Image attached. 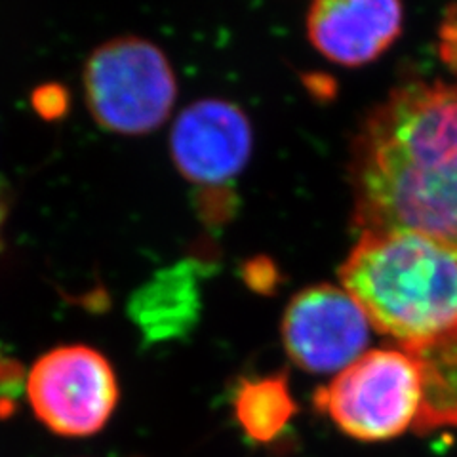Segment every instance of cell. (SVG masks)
Listing matches in <instances>:
<instances>
[{
    "label": "cell",
    "instance_id": "cell-1",
    "mask_svg": "<svg viewBox=\"0 0 457 457\" xmlns=\"http://www.w3.org/2000/svg\"><path fill=\"white\" fill-rule=\"evenodd\" d=\"M351 189L361 233H418L457 252V86L410 82L371 111Z\"/></svg>",
    "mask_w": 457,
    "mask_h": 457
},
{
    "label": "cell",
    "instance_id": "cell-2",
    "mask_svg": "<svg viewBox=\"0 0 457 457\" xmlns=\"http://www.w3.org/2000/svg\"><path fill=\"white\" fill-rule=\"evenodd\" d=\"M339 280L370 324L403 349L457 326V252L428 237L361 233Z\"/></svg>",
    "mask_w": 457,
    "mask_h": 457
},
{
    "label": "cell",
    "instance_id": "cell-3",
    "mask_svg": "<svg viewBox=\"0 0 457 457\" xmlns=\"http://www.w3.org/2000/svg\"><path fill=\"white\" fill-rule=\"evenodd\" d=\"M176 96V75L168 57L145 38H112L86 62V105L94 120L112 134L145 136L161 128Z\"/></svg>",
    "mask_w": 457,
    "mask_h": 457
},
{
    "label": "cell",
    "instance_id": "cell-4",
    "mask_svg": "<svg viewBox=\"0 0 457 457\" xmlns=\"http://www.w3.org/2000/svg\"><path fill=\"white\" fill-rule=\"evenodd\" d=\"M314 404L351 438L391 440L418 421V364L403 349L364 353L341 370L330 385L317 391Z\"/></svg>",
    "mask_w": 457,
    "mask_h": 457
},
{
    "label": "cell",
    "instance_id": "cell-5",
    "mask_svg": "<svg viewBox=\"0 0 457 457\" xmlns=\"http://www.w3.org/2000/svg\"><path fill=\"white\" fill-rule=\"evenodd\" d=\"M25 393L37 420L62 436L99 433L119 403L111 362L86 345H62L38 356L27 374Z\"/></svg>",
    "mask_w": 457,
    "mask_h": 457
},
{
    "label": "cell",
    "instance_id": "cell-6",
    "mask_svg": "<svg viewBox=\"0 0 457 457\" xmlns=\"http://www.w3.org/2000/svg\"><path fill=\"white\" fill-rule=\"evenodd\" d=\"M362 307L339 286L317 284L286 307L282 341L294 364L314 374L341 371L361 359L370 341Z\"/></svg>",
    "mask_w": 457,
    "mask_h": 457
},
{
    "label": "cell",
    "instance_id": "cell-7",
    "mask_svg": "<svg viewBox=\"0 0 457 457\" xmlns=\"http://www.w3.org/2000/svg\"><path fill=\"white\" fill-rule=\"evenodd\" d=\"M252 126L242 109L225 99H200L179 112L170 151L179 174L193 183H228L252 154Z\"/></svg>",
    "mask_w": 457,
    "mask_h": 457
},
{
    "label": "cell",
    "instance_id": "cell-8",
    "mask_svg": "<svg viewBox=\"0 0 457 457\" xmlns=\"http://www.w3.org/2000/svg\"><path fill=\"white\" fill-rule=\"evenodd\" d=\"M403 20V6L389 0H320L307 13V35L326 60L359 67L393 45Z\"/></svg>",
    "mask_w": 457,
    "mask_h": 457
},
{
    "label": "cell",
    "instance_id": "cell-9",
    "mask_svg": "<svg viewBox=\"0 0 457 457\" xmlns=\"http://www.w3.org/2000/svg\"><path fill=\"white\" fill-rule=\"evenodd\" d=\"M403 351L416 361L420 370L421 406L416 427L423 433L457 427V326Z\"/></svg>",
    "mask_w": 457,
    "mask_h": 457
},
{
    "label": "cell",
    "instance_id": "cell-10",
    "mask_svg": "<svg viewBox=\"0 0 457 457\" xmlns=\"http://www.w3.org/2000/svg\"><path fill=\"white\" fill-rule=\"evenodd\" d=\"M295 411L288 381L282 376L245 381L235 396L237 420L255 442L275 440L290 425Z\"/></svg>",
    "mask_w": 457,
    "mask_h": 457
},
{
    "label": "cell",
    "instance_id": "cell-11",
    "mask_svg": "<svg viewBox=\"0 0 457 457\" xmlns=\"http://www.w3.org/2000/svg\"><path fill=\"white\" fill-rule=\"evenodd\" d=\"M440 55L457 75V12L450 13L440 29Z\"/></svg>",
    "mask_w": 457,
    "mask_h": 457
},
{
    "label": "cell",
    "instance_id": "cell-12",
    "mask_svg": "<svg viewBox=\"0 0 457 457\" xmlns=\"http://www.w3.org/2000/svg\"><path fill=\"white\" fill-rule=\"evenodd\" d=\"M4 216H6V212H4V206H3V203H0V231H3V223H4Z\"/></svg>",
    "mask_w": 457,
    "mask_h": 457
}]
</instances>
